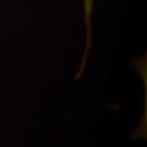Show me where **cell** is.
Here are the masks:
<instances>
[{"instance_id": "6da1fadb", "label": "cell", "mask_w": 147, "mask_h": 147, "mask_svg": "<svg viewBox=\"0 0 147 147\" xmlns=\"http://www.w3.org/2000/svg\"><path fill=\"white\" fill-rule=\"evenodd\" d=\"M84 20L87 28V40H91V15L93 11V0H83Z\"/></svg>"}]
</instances>
